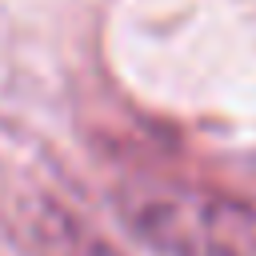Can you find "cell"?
<instances>
[{"mask_svg": "<svg viewBox=\"0 0 256 256\" xmlns=\"http://www.w3.org/2000/svg\"><path fill=\"white\" fill-rule=\"evenodd\" d=\"M140 244L160 256H256V208L188 184H144L120 200Z\"/></svg>", "mask_w": 256, "mask_h": 256, "instance_id": "obj_1", "label": "cell"}]
</instances>
